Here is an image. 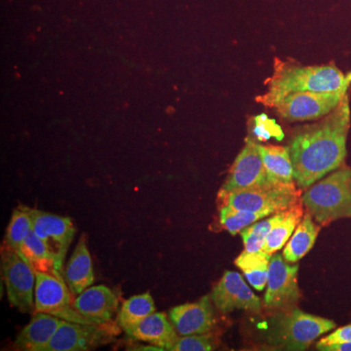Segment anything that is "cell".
Returning a JSON list of instances; mask_svg holds the SVG:
<instances>
[{"label": "cell", "mask_w": 351, "mask_h": 351, "mask_svg": "<svg viewBox=\"0 0 351 351\" xmlns=\"http://www.w3.org/2000/svg\"><path fill=\"white\" fill-rule=\"evenodd\" d=\"M346 341H351V325L339 328V329L330 334L329 336L320 339L316 348L318 350H320L324 346L346 343Z\"/></svg>", "instance_id": "f546056e"}, {"label": "cell", "mask_w": 351, "mask_h": 351, "mask_svg": "<svg viewBox=\"0 0 351 351\" xmlns=\"http://www.w3.org/2000/svg\"><path fill=\"white\" fill-rule=\"evenodd\" d=\"M212 301L221 313H232L234 309H244L258 313L262 309L260 298L245 282L237 271H226L212 291Z\"/></svg>", "instance_id": "4fadbf2b"}, {"label": "cell", "mask_w": 351, "mask_h": 351, "mask_svg": "<svg viewBox=\"0 0 351 351\" xmlns=\"http://www.w3.org/2000/svg\"><path fill=\"white\" fill-rule=\"evenodd\" d=\"M350 128V97L346 94L326 117L295 131L289 147L299 188H309L343 165Z\"/></svg>", "instance_id": "6da1fadb"}, {"label": "cell", "mask_w": 351, "mask_h": 351, "mask_svg": "<svg viewBox=\"0 0 351 351\" xmlns=\"http://www.w3.org/2000/svg\"><path fill=\"white\" fill-rule=\"evenodd\" d=\"M124 332L131 339L159 346L164 350H172L180 339L174 325L163 313H152Z\"/></svg>", "instance_id": "2e32d148"}, {"label": "cell", "mask_w": 351, "mask_h": 351, "mask_svg": "<svg viewBox=\"0 0 351 351\" xmlns=\"http://www.w3.org/2000/svg\"><path fill=\"white\" fill-rule=\"evenodd\" d=\"M64 277L73 295L82 294L93 285V263L84 237H80L73 255L66 263Z\"/></svg>", "instance_id": "ac0fdd59"}, {"label": "cell", "mask_w": 351, "mask_h": 351, "mask_svg": "<svg viewBox=\"0 0 351 351\" xmlns=\"http://www.w3.org/2000/svg\"><path fill=\"white\" fill-rule=\"evenodd\" d=\"M302 216H304V209L301 202L297 203L295 206L288 209L283 219H280L270 230L263 251L271 255L276 251L280 250L290 239L295 228L301 223Z\"/></svg>", "instance_id": "7402d4cb"}, {"label": "cell", "mask_w": 351, "mask_h": 351, "mask_svg": "<svg viewBox=\"0 0 351 351\" xmlns=\"http://www.w3.org/2000/svg\"><path fill=\"white\" fill-rule=\"evenodd\" d=\"M313 218V215L307 212L295 228L294 235L286 244L283 251V257L286 262H298L313 248L320 230V226L314 223Z\"/></svg>", "instance_id": "ffe728a7"}, {"label": "cell", "mask_w": 351, "mask_h": 351, "mask_svg": "<svg viewBox=\"0 0 351 351\" xmlns=\"http://www.w3.org/2000/svg\"><path fill=\"white\" fill-rule=\"evenodd\" d=\"M63 319L45 313H36L18 334L14 346L25 351H45L63 323Z\"/></svg>", "instance_id": "e0dca14e"}, {"label": "cell", "mask_w": 351, "mask_h": 351, "mask_svg": "<svg viewBox=\"0 0 351 351\" xmlns=\"http://www.w3.org/2000/svg\"><path fill=\"white\" fill-rule=\"evenodd\" d=\"M320 350L323 351H351V341H346V343H336V345H331L324 346Z\"/></svg>", "instance_id": "4dcf8cb0"}, {"label": "cell", "mask_w": 351, "mask_h": 351, "mask_svg": "<svg viewBox=\"0 0 351 351\" xmlns=\"http://www.w3.org/2000/svg\"><path fill=\"white\" fill-rule=\"evenodd\" d=\"M211 295H205L197 302L173 307L171 322L181 337L207 334L215 325V311Z\"/></svg>", "instance_id": "5bb4252c"}, {"label": "cell", "mask_w": 351, "mask_h": 351, "mask_svg": "<svg viewBox=\"0 0 351 351\" xmlns=\"http://www.w3.org/2000/svg\"><path fill=\"white\" fill-rule=\"evenodd\" d=\"M32 219V230L43 240L55 260L57 276L64 277V262L73 237L75 228L68 217L48 213L25 207Z\"/></svg>", "instance_id": "ba28073f"}, {"label": "cell", "mask_w": 351, "mask_h": 351, "mask_svg": "<svg viewBox=\"0 0 351 351\" xmlns=\"http://www.w3.org/2000/svg\"><path fill=\"white\" fill-rule=\"evenodd\" d=\"M346 94L348 91L298 92L284 97L274 108L287 122L314 121L332 112Z\"/></svg>", "instance_id": "9c48e42d"}, {"label": "cell", "mask_w": 351, "mask_h": 351, "mask_svg": "<svg viewBox=\"0 0 351 351\" xmlns=\"http://www.w3.org/2000/svg\"><path fill=\"white\" fill-rule=\"evenodd\" d=\"M156 311L154 298L149 293L133 295L122 304L117 315V324L123 331H126L156 313Z\"/></svg>", "instance_id": "603a6c76"}, {"label": "cell", "mask_w": 351, "mask_h": 351, "mask_svg": "<svg viewBox=\"0 0 351 351\" xmlns=\"http://www.w3.org/2000/svg\"><path fill=\"white\" fill-rule=\"evenodd\" d=\"M34 313L52 314L69 322L93 324L78 313L73 306L71 290L64 278L47 271L36 270Z\"/></svg>", "instance_id": "52a82bcc"}, {"label": "cell", "mask_w": 351, "mask_h": 351, "mask_svg": "<svg viewBox=\"0 0 351 351\" xmlns=\"http://www.w3.org/2000/svg\"><path fill=\"white\" fill-rule=\"evenodd\" d=\"M73 306L93 324H107L119 308V299L107 286H92L73 300Z\"/></svg>", "instance_id": "9a60e30c"}, {"label": "cell", "mask_w": 351, "mask_h": 351, "mask_svg": "<svg viewBox=\"0 0 351 351\" xmlns=\"http://www.w3.org/2000/svg\"><path fill=\"white\" fill-rule=\"evenodd\" d=\"M335 327L334 321L292 308L272 319L269 341L288 350H306L321 335Z\"/></svg>", "instance_id": "5b68a950"}, {"label": "cell", "mask_w": 351, "mask_h": 351, "mask_svg": "<svg viewBox=\"0 0 351 351\" xmlns=\"http://www.w3.org/2000/svg\"><path fill=\"white\" fill-rule=\"evenodd\" d=\"M20 254L34 267V270L51 272L58 276L54 257L48 250L43 240L36 234L34 230L29 233L25 239L24 244L21 248Z\"/></svg>", "instance_id": "cb8c5ba5"}, {"label": "cell", "mask_w": 351, "mask_h": 351, "mask_svg": "<svg viewBox=\"0 0 351 351\" xmlns=\"http://www.w3.org/2000/svg\"><path fill=\"white\" fill-rule=\"evenodd\" d=\"M1 272L11 306L22 313L36 311V270L19 252L7 244L2 246Z\"/></svg>", "instance_id": "8992f818"}, {"label": "cell", "mask_w": 351, "mask_h": 351, "mask_svg": "<svg viewBox=\"0 0 351 351\" xmlns=\"http://www.w3.org/2000/svg\"><path fill=\"white\" fill-rule=\"evenodd\" d=\"M130 350H151V351H163V348H159V346L151 345V346H138L135 345L133 346H129Z\"/></svg>", "instance_id": "1f68e13d"}, {"label": "cell", "mask_w": 351, "mask_h": 351, "mask_svg": "<svg viewBox=\"0 0 351 351\" xmlns=\"http://www.w3.org/2000/svg\"><path fill=\"white\" fill-rule=\"evenodd\" d=\"M299 265H289L282 256H272L270 258L265 306L269 308H282L293 306L301 298L298 286Z\"/></svg>", "instance_id": "7c38bea8"}, {"label": "cell", "mask_w": 351, "mask_h": 351, "mask_svg": "<svg viewBox=\"0 0 351 351\" xmlns=\"http://www.w3.org/2000/svg\"><path fill=\"white\" fill-rule=\"evenodd\" d=\"M254 135L260 142H265L271 138L283 140L284 133L276 120L270 119L267 115L260 114L254 119Z\"/></svg>", "instance_id": "83f0119b"}, {"label": "cell", "mask_w": 351, "mask_h": 351, "mask_svg": "<svg viewBox=\"0 0 351 351\" xmlns=\"http://www.w3.org/2000/svg\"><path fill=\"white\" fill-rule=\"evenodd\" d=\"M302 203L317 223L351 217V169L341 166L307 188Z\"/></svg>", "instance_id": "3957f363"}, {"label": "cell", "mask_w": 351, "mask_h": 351, "mask_svg": "<svg viewBox=\"0 0 351 351\" xmlns=\"http://www.w3.org/2000/svg\"><path fill=\"white\" fill-rule=\"evenodd\" d=\"M32 230V219L25 207L14 210L7 228L5 244L17 252L21 251L25 239Z\"/></svg>", "instance_id": "484cf974"}, {"label": "cell", "mask_w": 351, "mask_h": 351, "mask_svg": "<svg viewBox=\"0 0 351 351\" xmlns=\"http://www.w3.org/2000/svg\"><path fill=\"white\" fill-rule=\"evenodd\" d=\"M301 193L297 189L295 182H269L263 186L237 189V191H219V207L230 206L245 211L274 215L286 211L300 202Z\"/></svg>", "instance_id": "277c9868"}, {"label": "cell", "mask_w": 351, "mask_h": 351, "mask_svg": "<svg viewBox=\"0 0 351 351\" xmlns=\"http://www.w3.org/2000/svg\"><path fill=\"white\" fill-rule=\"evenodd\" d=\"M286 211L274 214V216L265 219V221H257V223L244 228L240 233L243 239L245 251L251 252V253L263 251L270 230L280 219H283Z\"/></svg>", "instance_id": "d4e9b609"}, {"label": "cell", "mask_w": 351, "mask_h": 351, "mask_svg": "<svg viewBox=\"0 0 351 351\" xmlns=\"http://www.w3.org/2000/svg\"><path fill=\"white\" fill-rule=\"evenodd\" d=\"M107 324H83L64 320L45 351H86L108 345L114 338Z\"/></svg>", "instance_id": "30bf717a"}, {"label": "cell", "mask_w": 351, "mask_h": 351, "mask_svg": "<svg viewBox=\"0 0 351 351\" xmlns=\"http://www.w3.org/2000/svg\"><path fill=\"white\" fill-rule=\"evenodd\" d=\"M214 350L213 339L210 335H191L179 339L171 351H210Z\"/></svg>", "instance_id": "f1b7e54d"}, {"label": "cell", "mask_w": 351, "mask_h": 351, "mask_svg": "<svg viewBox=\"0 0 351 351\" xmlns=\"http://www.w3.org/2000/svg\"><path fill=\"white\" fill-rule=\"evenodd\" d=\"M267 171L262 156L258 152V144L251 136L245 140V145L230 168L225 184L221 191H237L263 186L269 182Z\"/></svg>", "instance_id": "8fae6325"}, {"label": "cell", "mask_w": 351, "mask_h": 351, "mask_svg": "<svg viewBox=\"0 0 351 351\" xmlns=\"http://www.w3.org/2000/svg\"><path fill=\"white\" fill-rule=\"evenodd\" d=\"M270 258L271 255L263 251L251 253L244 250L235 260V265L244 272L250 285L257 291H263L269 278Z\"/></svg>", "instance_id": "44dd1931"}, {"label": "cell", "mask_w": 351, "mask_h": 351, "mask_svg": "<svg viewBox=\"0 0 351 351\" xmlns=\"http://www.w3.org/2000/svg\"><path fill=\"white\" fill-rule=\"evenodd\" d=\"M258 152L269 182L284 184L295 182L290 147L258 145Z\"/></svg>", "instance_id": "d6986e66"}, {"label": "cell", "mask_w": 351, "mask_h": 351, "mask_svg": "<svg viewBox=\"0 0 351 351\" xmlns=\"http://www.w3.org/2000/svg\"><path fill=\"white\" fill-rule=\"evenodd\" d=\"M269 216L265 213L245 211L230 206L219 207V223L232 235L241 232L247 226Z\"/></svg>", "instance_id": "4316f807"}, {"label": "cell", "mask_w": 351, "mask_h": 351, "mask_svg": "<svg viewBox=\"0 0 351 351\" xmlns=\"http://www.w3.org/2000/svg\"><path fill=\"white\" fill-rule=\"evenodd\" d=\"M267 83V91L257 97L256 101L265 107L274 108L277 103L289 94L348 91L351 73H343L334 64L302 66L276 58L274 75Z\"/></svg>", "instance_id": "7a4b0ae2"}]
</instances>
